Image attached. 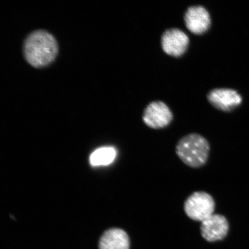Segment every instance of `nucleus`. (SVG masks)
<instances>
[{
    "label": "nucleus",
    "instance_id": "obj_6",
    "mask_svg": "<svg viewBox=\"0 0 249 249\" xmlns=\"http://www.w3.org/2000/svg\"><path fill=\"white\" fill-rule=\"evenodd\" d=\"M161 47L167 54L179 57L184 54L189 43L188 36L177 28L167 29L161 36Z\"/></svg>",
    "mask_w": 249,
    "mask_h": 249
},
{
    "label": "nucleus",
    "instance_id": "obj_5",
    "mask_svg": "<svg viewBox=\"0 0 249 249\" xmlns=\"http://www.w3.org/2000/svg\"><path fill=\"white\" fill-rule=\"evenodd\" d=\"M229 230L228 220L220 214H213L202 221L200 226L201 234L208 242L222 240Z\"/></svg>",
    "mask_w": 249,
    "mask_h": 249
},
{
    "label": "nucleus",
    "instance_id": "obj_10",
    "mask_svg": "<svg viewBox=\"0 0 249 249\" xmlns=\"http://www.w3.org/2000/svg\"><path fill=\"white\" fill-rule=\"evenodd\" d=\"M116 155V149L113 147L100 148L90 156V163L93 166H107L113 162Z\"/></svg>",
    "mask_w": 249,
    "mask_h": 249
},
{
    "label": "nucleus",
    "instance_id": "obj_8",
    "mask_svg": "<svg viewBox=\"0 0 249 249\" xmlns=\"http://www.w3.org/2000/svg\"><path fill=\"white\" fill-rule=\"evenodd\" d=\"M208 101L218 110L230 111L238 107L242 97L237 91L230 89H216L212 90L208 95Z\"/></svg>",
    "mask_w": 249,
    "mask_h": 249
},
{
    "label": "nucleus",
    "instance_id": "obj_7",
    "mask_svg": "<svg viewBox=\"0 0 249 249\" xmlns=\"http://www.w3.org/2000/svg\"><path fill=\"white\" fill-rule=\"evenodd\" d=\"M184 20L188 29L198 35L206 32L211 25L209 12L201 5L188 8L185 14Z\"/></svg>",
    "mask_w": 249,
    "mask_h": 249
},
{
    "label": "nucleus",
    "instance_id": "obj_3",
    "mask_svg": "<svg viewBox=\"0 0 249 249\" xmlns=\"http://www.w3.org/2000/svg\"><path fill=\"white\" fill-rule=\"evenodd\" d=\"M216 203L213 196L204 191H197L186 198L183 210L190 219L201 222L213 214Z\"/></svg>",
    "mask_w": 249,
    "mask_h": 249
},
{
    "label": "nucleus",
    "instance_id": "obj_1",
    "mask_svg": "<svg viewBox=\"0 0 249 249\" xmlns=\"http://www.w3.org/2000/svg\"><path fill=\"white\" fill-rule=\"evenodd\" d=\"M24 57L28 63L36 68L48 66L58 53L57 40L51 33L39 30L31 33L25 40Z\"/></svg>",
    "mask_w": 249,
    "mask_h": 249
},
{
    "label": "nucleus",
    "instance_id": "obj_4",
    "mask_svg": "<svg viewBox=\"0 0 249 249\" xmlns=\"http://www.w3.org/2000/svg\"><path fill=\"white\" fill-rule=\"evenodd\" d=\"M173 115L167 106L163 102L154 101L150 103L143 113V122L154 129L164 128L172 121Z\"/></svg>",
    "mask_w": 249,
    "mask_h": 249
},
{
    "label": "nucleus",
    "instance_id": "obj_9",
    "mask_svg": "<svg viewBox=\"0 0 249 249\" xmlns=\"http://www.w3.org/2000/svg\"><path fill=\"white\" fill-rule=\"evenodd\" d=\"M128 235L120 229H111L102 235L99 241V249H129Z\"/></svg>",
    "mask_w": 249,
    "mask_h": 249
},
{
    "label": "nucleus",
    "instance_id": "obj_2",
    "mask_svg": "<svg viewBox=\"0 0 249 249\" xmlns=\"http://www.w3.org/2000/svg\"><path fill=\"white\" fill-rule=\"evenodd\" d=\"M211 146L204 137L198 133H190L177 142L176 152L183 163L198 169L204 166L209 159Z\"/></svg>",
    "mask_w": 249,
    "mask_h": 249
}]
</instances>
